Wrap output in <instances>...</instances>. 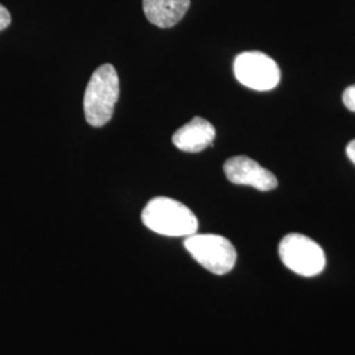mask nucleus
Returning a JSON list of instances; mask_svg holds the SVG:
<instances>
[{
  "label": "nucleus",
  "instance_id": "obj_4",
  "mask_svg": "<svg viewBox=\"0 0 355 355\" xmlns=\"http://www.w3.org/2000/svg\"><path fill=\"white\" fill-rule=\"evenodd\" d=\"M184 248L192 258L215 275H225L237 262V252L228 239L218 234H191Z\"/></svg>",
  "mask_w": 355,
  "mask_h": 355
},
{
  "label": "nucleus",
  "instance_id": "obj_9",
  "mask_svg": "<svg viewBox=\"0 0 355 355\" xmlns=\"http://www.w3.org/2000/svg\"><path fill=\"white\" fill-rule=\"evenodd\" d=\"M343 102L349 111L355 114V85L343 91Z\"/></svg>",
  "mask_w": 355,
  "mask_h": 355
},
{
  "label": "nucleus",
  "instance_id": "obj_10",
  "mask_svg": "<svg viewBox=\"0 0 355 355\" xmlns=\"http://www.w3.org/2000/svg\"><path fill=\"white\" fill-rule=\"evenodd\" d=\"M11 24V13L10 11L0 4V32Z\"/></svg>",
  "mask_w": 355,
  "mask_h": 355
},
{
  "label": "nucleus",
  "instance_id": "obj_2",
  "mask_svg": "<svg viewBox=\"0 0 355 355\" xmlns=\"http://www.w3.org/2000/svg\"><path fill=\"white\" fill-rule=\"evenodd\" d=\"M119 95L120 83L116 69L112 64L98 67L89 79L83 99L85 116L91 127H103L112 119Z\"/></svg>",
  "mask_w": 355,
  "mask_h": 355
},
{
  "label": "nucleus",
  "instance_id": "obj_11",
  "mask_svg": "<svg viewBox=\"0 0 355 355\" xmlns=\"http://www.w3.org/2000/svg\"><path fill=\"white\" fill-rule=\"evenodd\" d=\"M346 155L355 165V140L350 141L346 146Z\"/></svg>",
  "mask_w": 355,
  "mask_h": 355
},
{
  "label": "nucleus",
  "instance_id": "obj_3",
  "mask_svg": "<svg viewBox=\"0 0 355 355\" xmlns=\"http://www.w3.org/2000/svg\"><path fill=\"white\" fill-rule=\"evenodd\" d=\"M279 257L284 266L304 278L318 277L327 266L324 249L318 242L299 233L283 237L279 243Z\"/></svg>",
  "mask_w": 355,
  "mask_h": 355
},
{
  "label": "nucleus",
  "instance_id": "obj_6",
  "mask_svg": "<svg viewBox=\"0 0 355 355\" xmlns=\"http://www.w3.org/2000/svg\"><path fill=\"white\" fill-rule=\"evenodd\" d=\"M224 173L229 182L239 186H250L257 190H275L278 179L265 167L246 155H236L224 164Z\"/></svg>",
  "mask_w": 355,
  "mask_h": 355
},
{
  "label": "nucleus",
  "instance_id": "obj_1",
  "mask_svg": "<svg viewBox=\"0 0 355 355\" xmlns=\"http://www.w3.org/2000/svg\"><path fill=\"white\" fill-rule=\"evenodd\" d=\"M141 218L146 228L167 237H189L199 228L196 216L187 205L165 196L146 204Z\"/></svg>",
  "mask_w": 355,
  "mask_h": 355
},
{
  "label": "nucleus",
  "instance_id": "obj_7",
  "mask_svg": "<svg viewBox=\"0 0 355 355\" xmlns=\"http://www.w3.org/2000/svg\"><path fill=\"white\" fill-rule=\"evenodd\" d=\"M215 137V127L208 120L193 117L174 133L173 144L182 152L199 153L212 146Z\"/></svg>",
  "mask_w": 355,
  "mask_h": 355
},
{
  "label": "nucleus",
  "instance_id": "obj_5",
  "mask_svg": "<svg viewBox=\"0 0 355 355\" xmlns=\"http://www.w3.org/2000/svg\"><path fill=\"white\" fill-rule=\"evenodd\" d=\"M233 70L236 79L248 89L270 91L279 85V66L262 51L239 54L234 60Z\"/></svg>",
  "mask_w": 355,
  "mask_h": 355
},
{
  "label": "nucleus",
  "instance_id": "obj_8",
  "mask_svg": "<svg viewBox=\"0 0 355 355\" xmlns=\"http://www.w3.org/2000/svg\"><path fill=\"white\" fill-rule=\"evenodd\" d=\"M191 0H142L146 19L158 28H171L184 17Z\"/></svg>",
  "mask_w": 355,
  "mask_h": 355
}]
</instances>
